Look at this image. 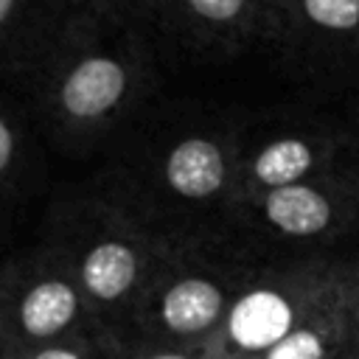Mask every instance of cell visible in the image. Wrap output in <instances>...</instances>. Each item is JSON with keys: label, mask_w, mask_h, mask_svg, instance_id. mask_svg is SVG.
Returning a JSON list of instances; mask_svg holds the SVG:
<instances>
[{"label": "cell", "mask_w": 359, "mask_h": 359, "mask_svg": "<svg viewBox=\"0 0 359 359\" xmlns=\"http://www.w3.org/2000/svg\"><path fill=\"white\" fill-rule=\"evenodd\" d=\"M227 241L252 261L345 252L359 244V163L241 199Z\"/></svg>", "instance_id": "4"}, {"label": "cell", "mask_w": 359, "mask_h": 359, "mask_svg": "<svg viewBox=\"0 0 359 359\" xmlns=\"http://www.w3.org/2000/svg\"><path fill=\"white\" fill-rule=\"evenodd\" d=\"M126 359H205V353L160 342H126Z\"/></svg>", "instance_id": "16"}, {"label": "cell", "mask_w": 359, "mask_h": 359, "mask_svg": "<svg viewBox=\"0 0 359 359\" xmlns=\"http://www.w3.org/2000/svg\"><path fill=\"white\" fill-rule=\"evenodd\" d=\"M264 45L300 76L359 65V0H269Z\"/></svg>", "instance_id": "10"}, {"label": "cell", "mask_w": 359, "mask_h": 359, "mask_svg": "<svg viewBox=\"0 0 359 359\" xmlns=\"http://www.w3.org/2000/svg\"><path fill=\"white\" fill-rule=\"evenodd\" d=\"M39 241L76 280L93 317L123 337L149 283L177 247L93 180L53 196Z\"/></svg>", "instance_id": "3"}, {"label": "cell", "mask_w": 359, "mask_h": 359, "mask_svg": "<svg viewBox=\"0 0 359 359\" xmlns=\"http://www.w3.org/2000/svg\"><path fill=\"white\" fill-rule=\"evenodd\" d=\"M342 278H345V317L351 334L353 359H359V244L342 252Z\"/></svg>", "instance_id": "15"}, {"label": "cell", "mask_w": 359, "mask_h": 359, "mask_svg": "<svg viewBox=\"0 0 359 359\" xmlns=\"http://www.w3.org/2000/svg\"><path fill=\"white\" fill-rule=\"evenodd\" d=\"M36 154L22 109L0 93V210L17 205L34 182Z\"/></svg>", "instance_id": "13"}, {"label": "cell", "mask_w": 359, "mask_h": 359, "mask_svg": "<svg viewBox=\"0 0 359 359\" xmlns=\"http://www.w3.org/2000/svg\"><path fill=\"white\" fill-rule=\"evenodd\" d=\"M337 255L258 261L230 314L202 351L205 359H252L300 325L339 283Z\"/></svg>", "instance_id": "7"}, {"label": "cell", "mask_w": 359, "mask_h": 359, "mask_svg": "<svg viewBox=\"0 0 359 359\" xmlns=\"http://www.w3.org/2000/svg\"><path fill=\"white\" fill-rule=\"evenodd\" d=\"M241 112L177 104L137 123L93 182L171 244L227 241Z\"/></svg>", "instance_id": "1"}, {"label": "cell", "mask_w": 359, "mask_h": 359, "mask_svg": "<svg viewBox=\"0 0 359 359\" xmlns=\"http://www.w3.org/2000/svg\"><path fill=\"white\" fill-rule=\"evenodd\" d=\"M101 325L76 280L36 238L34 247L0 261V356Z\"/></svg>", "instance_id": "8"}, {"label": "cell", "mask_w": 359, "mask_h": 359, "mask_svg": "<svg viewBox=\"0 0 359 359\" xmlns=\"http://www.w3.org/2000/svg\"><path fill=\"white\" fill-rule=\"evenodd\" d=\"M81 0H0V79L28 81Z\"/></svg>", "instance_id": "11"}, {"label": "cell", "mask_w": 359, "mask_h": 359, "mask_svg": "<svg viewBox=\"0 0 359 359\" xmlns=\"http://www.w3.org/2000/svg\"><path fill=\"white\" fill-rule=\"evenodd\" d=\"M255 266L230 241L177 244L137 303L126 342L205 351Z\"/></svg>", "instance_id": "5"}, {"label": "cell", "mask_w": 359, "mask_h": 359, "mask_svg": "<svg viewBox=\"0 0 359 359\" xmlns=\"http://www.w3.org/2000/svg\"><path fill=\"white\" fill-rule=\"evenodd\" d=\"M123 359H126V353H123Z\"/></svg>", "instance_id": "18"}, {"label": "cell", "mask_w": 359, "mask_h": 359, "mask_svg": "<svg viewBox=\"0 0 359 359\" xmlns=\"http://www.w3.org/2000/svg\"><path fill=\"white\" fill-rule=\"evenodd\" d=\"M154 39L202 59H233L264 39L269 0H112Z\"/></svg>", "instance_id": "9"}, {"label": "cell", "mask_w": 359, "mask_h": 359, "mask_svg": "<svg viewBox=\"0 0 359 359\" xmlns=\"http://www.w3.org/2000/svg\"><path fill=\"white\" fill-rule=\"evenodd\" d=\"M351 126H353V135H356V143H359V101L353 107V118H351Z\"/></svg>", "instance_id": "17"}, {"label": "cell", "mask_w": 359, "mask_h": 359, "mask_svg": "<svg viewBox=\"0 0 359 359\" xmlns=\"http://www.w3.org/2000/svg\"><path fill=\"white\" fill-rule=\"evenodd\" d=\"M342 261V252H339ZM252 359H353L348 317H345V278L339 272L337 289L283 339Z\"/></svg>", "instance_id": "12"}, {"label": "cell", "mask_w": 359, "mask_h": 359, "mask_svg": "<svg viewBox=\"0 0 359 359\" xmlns=\"http://www.w3.org/2000/svg\"><path fill=\"white\" fill-rule=\"evenodd\" d=\"M25 84L48 140L87 157L154 95V36L112 0H81Z\"/></svg>", "instance_id": "2"}, {"label": "cell", "mask_w": 359, "mask_h": 359, "mask_svg": "<svg viewBox=\"0 0 359 359\" xmlns=\"http://www.w3.org/2000/svg\"><path fill=\"white\" fill-rule=\"evenodd\" d=\"M123 353H126L123 334L104 325H93L87 331H79L11 356H0V359H123Z\"/></svg>", "instance_id": "14"}, {"label": "cell", "mask_w": 359, "mask_h": 359, "mask_svg": "<svg viewBox=\"0 0 359 359\" xmlns=\"http://www.w3.org/2000/svg\"><path fill=\"white\" fill-rule=\"evenodd\" d=\"M356 163L359 143L351 121L297 107L241 115L236 205L247 196Z\"/></svg>", "instance_id": "6"}]
</instances>
